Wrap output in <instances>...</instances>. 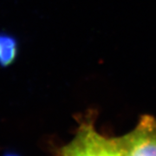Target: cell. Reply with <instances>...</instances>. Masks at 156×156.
<instances>
[{
    "label": "cell",
    "instance_id": "3",
    "mask_svg": "<svg viewBox=\"0 0 156 156\" xmlns=\"http://www.w3.org/2000/svg\"><path fill=\"white\" fill-rule=\"evenodd\" d=\"M18 55V42L10 33L0 32V66L8 67L17 59Z\"/></svg>",
    "mask_w": 156,
    "mask_h": 156
},
{
    "label": "cell",
    "instance_id": "4",
    "mask_svg": "<svg viewBox=\"0 0 156 156\" xmlns=\"http://www.w3.org/2000/svg\"><path fill=\"white\" fill-rule=\"evenodd\" d=\"M101 156H122L117 145L115 137H107L101 135Z\"/></svg>",
    "mask_w": 156,
    "mask_h": 156
},
{
    "label": "cell",
    "instance_id": "2",
    "mask_svg": "<svg viewBox=\"0 0 156 156\" xmlns=\"http://www.w3.org/2000/svg\"><path fill=\"white\" fill-rule=\"evenodd\" d=\"M95 116L82 118L73 139L59 148L56 156H101V135L95 128Z\"/></svg>",
    "mask_w": 156,
    "mask_h": 156
},
{
    "label": "cell",
    "instance_id": "1",
    "mask_svg": "<svg viewBox=\"0 0 156 156\" xmlns=\"http://www.w3.org/2000/svg\"><path fill=\"white\" fill-rule=\"evenodd\" d=\"M115 140L122 156H156V118L141 115L131 131Z\"/></svg>",
    "mask_w": 156,
    "mask_h": 156
},
{
    "label": "cell",
    "instance_id": "5",
    "mask_svg": "<svg viewBox=\"0 0 156 156\" xmlns=\"http://www.w3.org/2000/svg\"><path fill=\"white\" fill-rule=\"evenodd\" d=\"M5 156H18V155L15 154H5Z\"/></svg>",
    "mask_w": 156,
    "mask_h": 156
}]
</instances>
